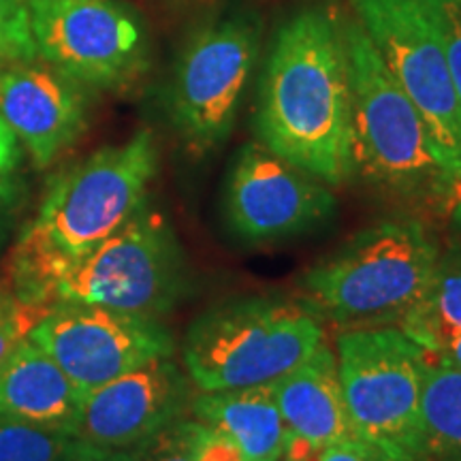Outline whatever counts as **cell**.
Segmentation results:
<instances>
[{
  "label": "cell",
  "mask_w": 461,
  "mask_h": 461,
  "mask_svg": "<svg viewBox=\"0 0 461 461\" xmlns=\"http://www.w3.org/2000/svg\"><path fill=\"white\" fill-rule=\"evenodd\" d=\"M258 143L327 186L355 176L353 101L342 26L310 7L276 31L255 113Z\"/></svg>",
  "instance_id": "cell-1"
},
{
  "label": "cell",
  "mask_w": 461,
  "mask_h": 461,
  "mask_svg": "<svg viewBox=\"0 0 461 461\" xmlns=\"http://www.w3.org/2000/svg\"><path fill=\"white\" fill-rule=\"evenodd\" d=\"M157 169L152 132L140 131L51 177L39 216L11 250L5 285L24 302L56 303L67 269L146 210Z\"/></svg>",
  "instance_id": "cell-2"
},
{
  "label": "cell",
  "mask_w": 461,
  "mask_h": 461,
  "mask_svg": "<svg viewBox=\"0 0 461 461\" xmlns=\"http://www.w3.org/2000/svg\"><path fill=\"white\" fill-rule=\"evenodd\" d=\"M339 26L350 73L355 173L402 203L448 212L459 182L423 115L391 75L361 22L344 17Z\"/></svg>",
  "instance_id": "cell-3"
},
{
  "label": "cell",
  "mask_w": 461,
  "mask_h": 461,
  "mask_svg": "<svg viewBox=\"0 0 461 461\" xmlns=\"http://www.w3.org/2000/svg\"><path fill=\"white\" fill-rule=\"evenodd\" d=\"M440 244L417 218L359 230L299 278V302L339 330L397 327L428 285Z\"/></svg>",
  "instance_id": "cell-4"
},
{
  "label": "cell",
  "mask_w": 461,
  "mask_h": 461,
  "mask_svg": "<svg viewBox=\"0 0 461 461\" xmlns=\"http://www.w3.org/2000/svg\"><path fill=\"white\" fill-rule=\"evenodd\" d=\"M325 344L322 321L299 299L241 297L190 325L182 359L199 391L269 384Z\"/></svg>",
  "instance_id": "cell-5"
},
{
  "label": "cell",
  "mask_w": 461,
  "mask_h": 461,
  "mask_svg": "<svg viewBox=\"0 0 461 461\" xmlns=\"http://www.w3.org/2000/svg\"><path fill=\"white\" fill-rule=\"evenodd\" d=\"M339 384L353 434L400 461H423L420 397L429 355L400 327L342 330Z\"/></svg>",
  "instance_id": "cell-6"
},
{
  "label": "cell",
  "mask_w": 461,
  "mask_h": 461,
  "mask_svg": "<svg viewBox=\"0 0 461 461\" xmlns=\"http://www.w3.org/2000/svg\"><path fill=\"white\" fill-rule=\"evenodd\" d=\"M186 285V263L171 227L143 210L71 265L58 280L54 299L158 319L180 302Z\"/></svg>",
  "instance_id": "cell-7"
},
{
  "label": "cell",
  "mask_w": 461,
  "mask_h": 461,
  "mask_svg": "<svg viewBox=\"0 0 461 461\" xmlns=\"http://www.w3.org/2000/svg\"><path fill=\"white\" fill-rule=\"evenodd\" d=\"M258 41L257 15L229 14L199 28L182 51L169 90V112L194 154L212 152L229 140L257 65Z\"/></svg>",
  "instance_id": "cell-8"
},
{
  "label": "cell",
  "mask_w": 461,
  "mask_h": 461,
  "mask_svg": "<svg viewBox=\"0 0 461 461\" xmlns=\"http://www.w3.org/2000/svg\"><path fill=\"white\" fill-rule=\"evenodd\" d=\"M37 56L90 88H124L148 65L141 20L115 0H28Z\"/></svg>",
  "instance_id": "cell-9"
},
{
  "label": "cell",
  "mask_w": 461,
  "mask_h": 461,
  "mask_svg": "<svg viewBox=\"0 0 461 461\" xmlns=\"http://www.w3.org/2000/svg\"><path fill=\"white\" fill-rule=\"evenodd\" d=\"M350 5L461 184V103L423 0H350Z\"/></svg>",
  "instance_id": "cell-10"
},
{
  "label": "cell",
  "mask_w": 461,
  "mask_h": 461,
  "mask_svg": "<svg viewBox=\"0 0 461 461\" xmlns=\"http://www.w3.org/2000/svg\"><path fill=\"white\" fill-rule=\"evenodd\" d=\"M65 370L82 393L173 355V338L157 319L95 303L56 302L28 336Z\"/></svg>",
  "instance_id": "cell-11"
},
{
  "label": "cell",
  "mask_w": 461,
  "mask_h": 461,
  "mask_svg": "<svg viewBox=\"0 0 461 461\" xmlns=\"http://www.w3.org/2000/svg\"><path fill=\"white\" fill-rule=\"evenodd\" d=\"M338 210L327 184L276 157L261 143H248L229 171L224 218L241 241L265 244L319 229Z\"/></svg>",
  "instance_id": "cell-12"
},
{
  "label": "cell",
  "mask_w": 461,
  "mask_h": 461,
  "mask_svg": "<svg viewBox=\"0 0 461 461\" xmlns=\"http://www.w3.org/2000/svg\"><path fill=\"white\" fill-rule=\"evenodd\" d=\"M190 380L158 357L84 393L71 438L103 448H137L190 408Z\"/></svg>",
  "instance_id": "cell-13"
},
{
  "label": "cell",
  "mask_w": 461,
  "mask_h": 461,
  "mask_svg": "<svg viewBox=\"0 0 461 461\" xmlns=\"http://www.w3.org/2000/svg\"><path fill=\"white\" fill-rule=\"evenodd\" d=\"M17 62L0 73V118L39 167L50 165L86 129L88 99L82 84L58 68Z\"/></svg>",
  "instance_id": "cell-14"
},
{
  "label": "cell",
  "mask_w": 461,
  "mask_h": 461,
  "mask_svg": "<svg viewBox=\"0 0 461 461\" xmlns=\"http://www.w3.org/2000/svg\"><path fill=\"white\" fill-rule=\"evenodd\" d=\"M272 391L288 434L316 453L355 436L339 384L336 350L327 342L295 370L274 380Z\"/></svg>",
  "instance_id": "cell-15"
},
{
  "label": "cell",
  "mask_w": 461,
  "mask_h": 461,
  "mask_svg": "<svg viewBox=\"0 0 461 461\" xmlns=\"http://www.w3.org/2000/svg\"><path fill=\"white\" fill-rule=\"evenodd\" d=\"M82 400L65 370L28 338L0 363V417L71 436Z\"/></svg>",
  "instance_id": "cell-16"
},
{
  "label": "cell",
  "mask_w": 461,
  "mask_h": 461,
  "mask_svg": "<svg viewBox=\"0 0 461 461\" xmlns=\"http://www.w3.org/2000/svg\"><path fill=\"white\" fill-rule=\"evenodd\" d=\"M190 412L238 445L246 461H280L286 453L288 434L276 402L272 383L257 387L199 391Z\"/></svg>",
  "instance_id": "cell-17"
},
{
  "label": "cell",
  "mask_w": 461,
  "mask_h": 461,
  "mask_svg": "<svg viewBox=\"0 0 461 461\" xmlns=\"http://www.w3.org/2000/svg\"><path fill=\"white\" fill-rule=\"evenodd\" d=\"M400 330L436 357L455 336L461 333V244L440 250L428 285L417 302L402 316Z\"/></svg>",
  "instance_id": "cell-18"
},
{
  "label": "cell",
  "mask_w": 461,
  "mask_h": 461,
  "mask_svg": "<svg viewBox=\"0 0 461 461\" xmlns=\"http://www.w3.org/2000/svg\"><path fill=\"white\" fill-rule=\"evenodd\" d=\"M423 461H461V372L428 363L420 397Z\"/></svg>",
  "instance_id": "cell-19"
},
{
  "label": "cell",
  "mask_w": 461,
  "mask_h": 461,
  "mask_svg": "<svg viewBox=\"0 0 461 461\" xmlns=\"http://www.w3.org/2000/svg\"><path fill=\"white\" fill-rule=\"evenodd\" d=\"M73 438L0 417V461H60Z\"/></svg>",
  "instance_id": "cell-20"
},
{
  "label": "cell",
  "mask_w": 461,
  "mask_h": 461,
  "mask_svg": "<svg viewBox=\"0 0 461 461\" xmlns=\"http://www.w3.org/2000/svg\"><path fill=\"white\" fill-rule=\"evenodd\" d=\"M54 303H31L17 297L11 288L0 285V363L14 353Z\"/></svg>",
  "instance_id": "cell-21"
},
{
  "label": "cell",
  "mask_w": 461,
  "mask_h": 461,
  "mask_svg": "<svg viewBox=\"0 0 461 461\" xmlns=\"http://www.w3.org/2000/svg\"><path fill=\"white\" fill-rule=\"evenodd\" d=\"M37 58L28 0H0V62H28Z\"/></svg>",
  "instance_id": "cell-22"
},
{
  "label": "cell",
  "mask_w": 461,
  "mask_h": 461,
  "mask_svg": "<svg viewBox=\"0 0 461 461\" xmlns=\"http://www.w3.org/2000/svg\"><path fill=\"white\" fill-rule=\"evenodd\" d=\"M423 5L445 50L448 71L461 103V0H423Z\"/></svg>",
  "instance_id": "cell-23"
},
{
  "label": "cell",
  "mask_w": 461,
  "mask_h": 461,
  "mask_svg": "<svg viewBox=\"0 0 461 461\" xmlns=\"http://www.w3.org/2000/svg\"><path fill=\"white\" fill-rule=\"evenodd\" d=\"M182 428L194 461H246L238 445L222 431L197 419H182Z\"/></svg>",
  "instance_id": "cell-24"
},
{
  "label": "cell",
  "mask_w": 461,
  "mask_h": 461,
  "mask_svg": "<svg viewBox=\"0 0 461 461\" xmlns=\"http://www.w3.org/2000/svg\"><path fill=\"white\" fill-rule=\"evenodd\" d=\"M141 461H194L190 455L186 436H184L182 419L167 425L158 434L135 448Z\"/></svg>",
  "instance_id": "cell-25"
},
{
  "label": "cell",
  "mask_w": 461,
  "mask_h": 461,
  "mask_svg": "<svg viewBox=\"0 0 461 461\" xmlns=\"http://www.w3.org/2000/svg\"><path fill=\"white\" fill-rule=\"evenodd\" d=\"M391 455L380 451L378 447L361 438H346V440L333 442V445L321 448L316 461H389Z\"/></svg>",
  "instance_id": "cell-26"
},
{
  "label": "cell",
  "mask_w": 461,
  "mask_h": 461,
  "mask_svg": "<svg viewBox=\"0 0 461 461\" xmlns=\"http://www.w3.org/2000/svg\"><path fill=\"white\" fill-rule=\"evenodd\" d=\"M60 461H141L135 448H103L82 440H71Z\"/></svg>",
  "instance_id": "cell-27"
},
{
  "label": "cell",
  "mask_w": 461,
  "mask_h": 461,
  "mask_svg": "<svg viewBox=\"0 0 461 461\" xmlns=\"http://www.w3.org/2000/svg\"><path fill=\"white\" fill-rule=\"evenodd\" d=\"M20 146H17L15 132L0 118V176L11 173L20 163Z\"/></svg>",
  "instance_id": "cell-28"
},
{
  "label": "cell",
  "mask_w": 461,
  "mask_h": 461,
  "mask_svg": "<svg viewBox=\"0 0 461 461\" xmlns=\"http://www.w3.org/2000/svg\"><path fill=\"white\" fill-rule=\"evenodd\" d=\"M429 359L440 363V366L453 367V370L461 372V333L455 336L436 357H429Z\"/></svg>",
  "instance_id": "cell-29"
},
{
  "label": "cell",
  "mask_w": 461,
  "mask_h": 461,
  "mask_svg": "<svg viewBox=\"0 0 461 461\" xmlns=\"http://www.w3.org/2000/svg\"><path fill=\"white\" fill-rule=\"evenodd\" d=\"M15 197V184L9 177V173L0 176V216L9 210Z\"/></svg>",
  "instance_id": "cell-30"
},
{
  "label": "cell",
  "mask_w": 461,
  "mask_h": 461,
  "mask_svg": "<svg viewBox=\"0 0 461 461\" xmlns=\"http://www.w3.org/2000/svg\"><path fill=\"white\" fill-rule=\"evenodd\" d=\"M448 216H451V222L455 224V227L461 230V184H459L457 194H455V201H453L451 210H448Z\"/></svg>",
  "instance_id": "cell-31"
},
{
  "label": "cell",
  "mask_w": 461,
  "mask_h": 461,
  "mask_svg": "<svg viewBox=\"0 0 461 461\" xmlns=\"http://www.w3.org/2000/svg\"><path fill=\"white\" fill-rule=\"evenodd\" d=\"M280 461H293V459H286V457H282V459H280Z\"/></svg>",
  "instance_id": "cell-32"
},
{
  "label": "cell",
  "mask_w": 461,
  "mask_h": 461,
  "mask_svg": "<svg viewBox=\"0 0 461 461\" xmlns=\"http://www.w3.org/2000/svg\"><path fill=\"white\" fill-rule=\"evenodd\" d=\"M389 461H400V459H393V457H391V459H389Z\"/></svg>",
  "instance_id": "cell-33"
}]
</instances>
